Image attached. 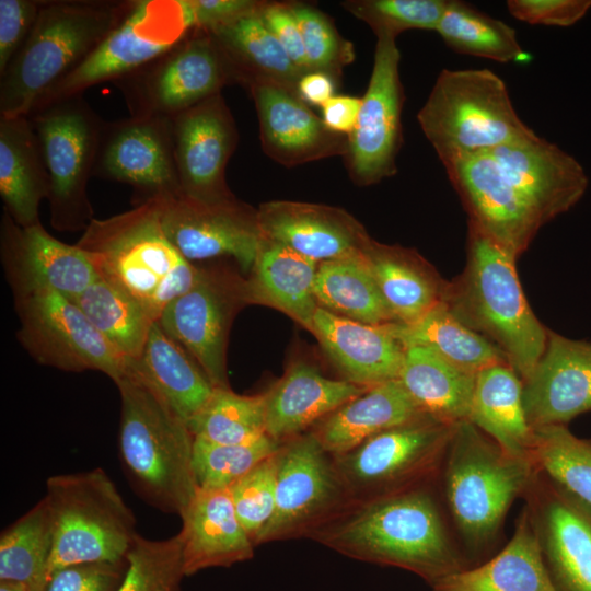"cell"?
<instances>
[{
	"label": "cell",
	"instance_id": "cell-1",
	"mask_svg": "<svg viewBox=\"0 0 591 591\" xmlns=\"http://www.w3.org/2000/svg\"><path fill=\"white\" fill-rule=\"evenodd\" d=\"M309 536L345 556L412 571L430 586L464 569L440 506L424 485L350 502Z\"/></svg>",
	"mask_w": 591,
	"mask_h": 591
},
{
	"label": "cell",
	"instance_id": "cell-2",
	"mask_svg": "<svg viewBox=\"0 0 591 591\" xmlns=\"http://www.w3.org/2000/svg\"><path fill=\"white\" fill-rule=\"evenodd\" d=\"M515 262L468 224L465 268L449 281L442 302L463 324L494 344L523 381L545 350L548 329L528 303Z\"/></svg>",
	"mask_w": 591,
	"mask_h": 591
},
{
	"label": "cell",
	"instance_id": "cell-3",
	"mask_svg": "<svg viewBox=\"0 0 591 591\" xmlns=\"http://www.w3.org/2000/svg\"><path fill=\"white\" fill-rule=\"evenodd\" d=\"M132 0H42L32 32L0 74V116H27L119 24Z\"/></svg>",
	"mask_w": 591,
	"mask_h": 591
},
{
	"label": "cell",
	"instance_id": "cell-4",
	"mask_svg": "<svg viewBox=\"0 0 591 591\" xmlns=\"http://www.w3.org/2000/svg\"><path fill=\"white\" fill-rule=\"evenodd\" d=\"M77 245L100 277L137 299L155 321L200 273L170 242L155 198L106 219L93 218Z\"/></svg>",
	"mask_w": 591,
	"mask_h": 591
},
{
	"label": "cell",
	"instance_id": "cell-5",
	"mask_svg": "<svg viewBox=\"0 0 591 591\" xmlns=\"http://www.w3.org/2000/svg\"><path fill=\"white\" fill-rule=\"evenodd\" d=\"M115 384L120 396L119 457L127 477L148 503L181 517L198 490L195 437L139 379L126 374Z\"/></svg>",
	"mask_w": 591,
	"mask_h": 591
},
{
	"label": "cell",
	"instance_id": "cell-6",
	"mask_svg": "<svg viewBox=\"0 0 591 591\" xmlns=\"http://www.w3.org/2000/svg\"><path fill=\"white\" fill-rule=\"evenodd\" d=\"M443 490L455 528L471 551L494 542L537 468L513 456L468 420L455 424L442 462Z\"/></svg>",
	"mask_w": 591,
	"mask_h": 591
},
{
	"label": "cell",
	"instance_id": "cell-7",
	"mask_svg": "<svg viewBox=\"0 0 591 591\" xmlns=\"http://www.w3.org/2000/svg\"><path fill=\"white\" fill-rule=\"evenodd\" d=\"M417 121L442 164L535 135L489 69H443Z\"/></svg>",
	"mask_w": 591,
	"mask_h": 591
},
{
	"label": "cell",
	"instance_id": "cell-8",
	"mask_svg": "<svg viewBox=\"0 0 591 591\" xmlns=\"http://www.w3.org/2000/svg\"><path fill=\"white\" fill-rule=\"evenodd\" d=\"M54 528L49 577L82 563H123L138 533L136 518L101 468L46 480Z\"/></svg>",
	"mask_w": 591,
	"mask_h": 591
},
{
	"label": "cell",
	"instance_id": "cell-9",
	"mask_svg": "<svg viewBox=\"0 0 591 591\" xmlns=\"http://www.w3.org/2000/svg\"><path fill=\"white\" fill-rule=\"evenodd\" d=\"M48 175L50 222L59 231L84 230L93 219L86 188L93 176L103 120L83 95L31 112Z\"/></svg>",
	"mask_w": 591,
	"mask_h": 591
},
{
	"label": "cell",
	"instance_id": "cell-10",
	"mask_svg": "<svg viewBox=\"0 0 591 591\" xmlns=\"http://www.w3.org/2000/svg\"><path fill=\"white\" fill-rule=\"evenodd\" d=\"M453 427L422 416L332 455L350 502L422 485L442 466Z\"/></svg>",
	"mask_w": 591,
	"mask_h": 591
},
{
	"label": "cell",
	"instance_id": "cell-11",
	"mask_svg": "<svg viewBox=\"0 0 591 591\" xmlns=\"http://www.w3.org/2000/svg\"><path fill=\"white\" fill-rule=\"evenodd\" d=\"M193 31L182 0H132L119 24L32 112L129 76L171 50Z\"/></svg>",
	"mask_w": 591,
	"mask_h": 591
},
{
	"label": "cell",
	"instance_id": "cell-12",
	"mask_svg": "<svg viewBox=\"0 0 591 591\" xmlns=\"http://www.w3.org/2000/svg\"><path fill=\"white\" fill-rule=\"evenodd\" d=\"M235 83V72L219 43L200 30H194L171 50L114 82L130 116L166 118Z\"/></svg>",
	"mask_w": 591,
	"mask_h": 591
},
{
	"label": "cell",
	"instance_id": "cell-13",
	"mask_svg": "<svg viewBox=\"0 0 591 591\" xmlns=\"http://www.w3.org/2000/svg\"><path fill=\"white\" fill-rule=\"evenodd\" d=\"M18 338L40 364L63 371H101L114 382L127 374L124 357L67 297L50 290L15 298Z\"/></svg>",
	"mask_w": 591,
	"mask_h": 591
},
{
	"label": "cell",
	"instance_id": "cell-14",
	"mask_svg": "<svg viewBox=\"0 0 591 591\" xmlns=\"http://www.w3.org/2000/svg\"><path fill=\"white\" fill-rule=\"evenodd\" d=\"M349 503L332 455L311 431L298 436L278 453L275 511L255 546L309 536Z\"/></svg>",
	"mask_w": 591,
	"mask_h": 591
},
{
	"label": "cell",
	"instance_id": "cell-15",
	"mask_svg": "<svg viewBox=\"0 0 591 591\" xmlns=\"http://www.w3.org/2000/svg\"><path fill=\"white\" fill-rule=\"evenodd\" d=\"M244 278L224 267H200L190 289L172 300L158 322L197 361L215 389H229L227 346L244 301Z\"/></svg>",
	"mask_w": 591,
	"mask_h": 591
},
{
	"label": "cell",
	"instance_id": "cell-16",
	"mask_svg": "<svg viewBox=\"0 0 591 591\" xmlns=\"http://www.w3.org/2000/svg\"><path fill=\"white\" fill-rule=\"evenodd\" d=\"M155 199L162 228L185 259L230 257L250 273L263 236L256 209L235 197L205 202L179 193Z\"/></svg>",
	"mask_w": 591,
	"mask_h": 591
},
{
	"label": "cell",
	"instance_id": "cell-17",
	"mask_svg": "<svg viewBox=\"0 0 591 591\" xmlns=\"http://www.w3.org/2000/svg\"><path fill=\"white\" fill-rule=\"evenodd\" d=\"M399 61L395 38H378L369 84L345 153L350 176L361 186L396 173L404 103Z\"/></svg>",
	"mask_w": 591,
	"mask_h": 591
},
{
	"label": "cell",
	"instance_id": "cell-18",
	"mask_svg": "<svg viewBox=\"0 0 591 591\" xmlns=\"http://www.w3.org/2000/svg\"><path fill=\"white\" fill-rule=\"evenodd\" d=\"M93 176L130 185L134 205L179 194L171 118L130 116L105 121Z\"/></svg>",
	"mask_w": 591,
	"mask_h": 591
},
{
	"label": "cell",
	"instance_id": "cell-19",
	"mask_svg": "<svg viewBox=\"0 0 591 591\" xmlns=\"http://www.w3.org/2000/svg\"><path fill=\"white\" fill-rule=\"evenodd\" d=\"M442 165L467 212L468 224L518 258L544 223L495 157L482 152Z\"/></svg>",
	"mask_w": 591,
	"mask_h": 591
},
{
	"label": "cell",
	"instance_id": "cell-20",
	"mask_svg": "<svg viewBox=\"0 0 591 591\" xmlns=\"http://www.w3.org/2000/svg\"><path fill=\"white\" fill-rule=\"evenodd\" d=\"M171 123L181 193L205 202L234 197L225 170L239 134L222 94L173 116Z\"/></svg>",
	"mask_w": 591,
	"mask_h": 591
},
{
	"label": "cell",
	"instance_id": "cell-21",
	"mask_svg": "<svg viewBox=\"0 0 591 591\" xmlns=\"http://www.w3.org/2000/svg\"><path fill=\"white\" fill-rule=\"evenodd\" d=\"M0 252L14 298L37 291H56L73 299L100 278L89 255L77 244L51 236L38 223L23 228L3 211Z\"/></svg>",
	"mask_w": 591,
	"mask_h": 591
},
{
	"label": "cell",
	"instance_id": "cell-22",
	"mask_svg": "<svg viewBox=\"0 0 591 591\" xmlns=\"http://www.w3.org/2000/svg\"><path fill=\"white\" fill-rule=\"evenodd\" d=\"M524 497L559 591H591V510L538 470Z\"/></svg>",
	"mask_w": 591,
	"mask_h": 591
},
{
	"label": "cell",
	"instance_id": "cell-23",
	"mask_svg": "<svg viewBox=\"0 0 591 591\" xmlns=\"http://www.w3.org/2000/svg\"><path fill=\"white\" fill-rule=\"evenodd\" d=\"M522 384L525 416L532 429L566 425L591 412V341L548 329L545 350Z\"/></svg>",
	"mask_w": 591,
	"mask_h": 591
},
{
	"label": "cell",
	"instance_id": "cell-24",
	"mask_svg": "<svg viewBox=\"0 0 591 591\" xmlns=\"http://www.w3.org/2000/svg\"><path fill=\"white\" fill-rule=\"evenodd\" d=\"M544 225L575 207L587 192L582 165L536 134L490 151Z\"/></svg>",
	"mask_w": 591,
	"mask_h": 591
},
{
	"label": "cell",
	"instance_id": "cell-25",
	"mask_svg": "<svg viewBox=\"0 0 591 591\" xmlns=\"http://www.w3.org/2000/svg\"><path fill=\"white\" fill-rule=\"evenodd\" d=\"M254 100L265 153L286 166L344 154L347 136L328 130L296 92L257 80L247 86Z\"/></svg>",
	"mask_w": 591,
	"mask_h": 591
},
{
	"label": "cell",
	"instance_id": "cell-26",
	"mask_svg": "<svg viewBox=\"0 0 591 591\" xmlns=\"http://www.w3.org/2000/svg\"><path fill=\"white\" fill-rule=\"evenodd\" d=\"M257 218L263 236L318 264L359 252L371 239L354 216L327 205L271 200Z\"/></svg>",
	"mask_w": 591,
	"mask_h": 591
},
{
	"label": "cell",
	"instance_id": "cell-27",
	"mask_svg": "<svg viewBox=\"0 0 591 591\" xmlns=\"http://www.w3.org/2000/svg\"><path fill=\"white\" fill-rule=\"evenodd\" d=\"M390 324L362 323L318 306L311 333L346 381L371 387L397 380L403 366L406 347Z\"/></svg>",
	"mask_w": 591,
	"mask_h": 591
},
{
	"label": "cell",
	"instance_id": "cell-28",
	"mask_svg": "<svg viewBox=\"0 0 591 591\" xmlns=\"http://www.w3.org/2000/svg\"><path fill=\"white\" fill-rule=\"evenodd\" d=\"M367 389L323 375L305 361L291 363L265 392L266 434L278 443L301 436Z\"/></svg>",
	"mask_w": 591,
	"mask_h": 591
},
{
	"label": "cell",
	"instance_id": "cell-29",
	"mask_svg": "<svg viewBox=\"0 0 591 591\" xmlns=\"http://www.w3.org/2000/svg\"><path fill=\"white\" fill-rule=\"evenodd\" d=\"M181 519L185 576L253 558L255 545L236 514L229 489L198 488Z\"/></svg>",
	"mask_w": 591,
	"mask_h": 591
},
{
	"label": "cell",
	"instance_id": "cell-30",
	"mask_svg": "<svg viewBox=\"0 0 591 591\" xmlns=\"http://www.w3.org/2000/svg\"><path fill=\"white\" fill-rule=\"evenodd\" d=\"M317 267L318 263L262 236L256 259L244 278V301L279 310L311 332L318 308L314 297Z\"/></svg>",
	"mask_w": 591,
	"mask_h": 591
},
{
	"label": "cell",
	"instance_id": "cell-31",
	"mask_svg": "<svg viewBox=\"0 0 591 591\" xmlns=\"http://www.w3.org/2000/svg\"><path fill=\"white\" fill-rule=\"evenodd\" d=\"M127 374L148 385L187 425L215 391L197 361L158 321L149 332L140 357L129 360Z\"/></svg>",
	"mask_w": 591,
	"mask_h": 591
},
{
	"label": "cell",
	"instance_id": "cell-32",
	"mask_svg": "<svg viewBox=\"0 0 591 591\" xmlns=\"http://www.w3.org/2000/svg\"><path fill=\"white\" fill-rule=\"evenodd\" d=\"M432 591H559L543 557L526 507L509 543L485 564L434 581Z\"/></svg>",
	"mask_w": 591,
	"mask_h": 591
},
{
	"label": "cell",
	"instance_id": "cell-33",
	"mask_svg": "<svg viewBox=\"0 0 591 591\" xmlns=\"http://www.w3.org/2000/svg\"><path fill=\"white\" fill-rule=\"evenodd\" d=\"M362 254L397 323L416 322L443 301L449 281L416 251L370 239Z\"/></svg>",
	"mask_w": 591,
	"mask_h": 591
},
{
	"label": "cell",
	"instance_id": "cell-34",
	"mask_svg": "<svg viewBox=\"0 0 591 591\" xmlns=\"http://www.w3.org/2000/svg\"><path fill=\"white\" fill-rule=\"evenodd\" d=\"M426 416L398 380L367 389L310 431L331 455L348 452L369 438Z\"/></svg>",
	"mask_w": 591,
	"mask_h": 591
},
{
	"label": "cell",
	"instance_id": "cell-35",
	"mask_svg": "<svg viewBox=\"0 0 591 591\" xmlns=\"http://www.w3.org/2000/svg\"><path fill=\"white\" fill-rule=\"evenodd\" d=\"M0 195L4 211L23 228L40 223L48 175L37 136L27 116H0Z\"/></svg>",
	"mask_w": 591,
	"mask_h": 591
},
{
	"label": "cell",
	"instance_id": "cell-36",
	"mask_svg": "<svg viewBox=\"0 0 591 591\" xmlns=\"http://www.w3.org/2000/svg\"><path fill=\"white\" fill-rule=\"evenodd\" d=\"M522 387L521 378L508 363L479 371L468 421L507 453L532 460L533 429L525 416Z\"/></svg>",
	"mask_w": 591,
	"mask_h": 591
},
{
	"label": "cell",
	"instance_id": "cell-37",
	"mask_svg": "<svg viewBox=\"0 0 591 591\" xmlns=\"http://www.w3.org/2000/svg\"><path fill=\"white\" fill-rule=\"evenodd\" d=\"M475 376L427 347L408 346L397 380L422 414L453 426L468 420Z\"/></svg>",
	"mask_w": 591,
	"mask_h": 591
},
{
	"label": "cell",
	"instance_id": "cell-38",
	"mask_svg": "<svg viewBox=\"0 0 591 591\" xmlns=\"http://www.w3.org/2000/svg\"><path fill=\"white\" fill-rule=\"evenodd\" d=\"M263 4L256 11L207 32L224 51L239 84L247 88L254 81L266 80L297 93L298 81L304 73L265 25L260 16Z\"/></svg>",
	"mask_w": 591,
	"mask_h": 591
},
{
	"label": "cell",
	"instance_id": "cell-39",
	"mask_svg": "<svg viewBox=\"0 0 591 591\" xmlns=\"http://www.w3.org/2000/svg\"><path fill=\"white\" fill-rule=\"evenodd\" d=\"M314 297L318 306L343 317L374 325L397 323L362 250L320 263Z\"/></svg>",
	"mask_w": 591,
	"mask_h": 591
},
{
	"label": "cell",
	"instance_id": "cell-40",
	"mask_svg": "<svg viewBox=\"0 0 591 591\" xmlns=\"http://www.w3.org/2000/svg\"><path fill=\"white\" fill-rule=\"evenodd\" d=\"M390 328L405 347H427L475 375L488 367L508 363L494 344L463 324L443 302L416 322L391 323Z\"/></svg>",
	"mask_w": 591,
	"mask_h": 591
},
{
	"label": "cell",
	"instance_id": "cell-41",
	"mask_svg": "<svg viewBox=\"0 0 591 591\" xmlns=\"http://www.w3.org/2000/svg\"><path fill=\"white\" fill-rule=\"evenodd\" d=\"M53 544V518L44 497L1 533L0 580L23 583L28 591H45Z\"/></svg>",
	"mask_w": 591,
	"mask_h": 591
},
{
	"label": "cell",
	"instance_id": "cell-42",
	"mask_svg": "<svg viewBox=\"0 0 591 591\" xmlns=\"http://www.w3.org/2000/svg\"><path fill=\"white\" fill-rule=\"evenodd\" d=\"M71 301L124 357H140L155 320L137 299L100 277Z\"/></svg>",
	"mask_w": 591,
	"mask_h": 591
},
{
	"label": "cell",
	"instance_id": "cell-43",
	"mask_svg": "<svg viewBox=\"0 0 591 591\" xmlns=\"http://www.w3.org/2000/svg\"><path fill=\"white\" fill-rule=\"evenodd\" d=\"M434 32L459 54L503 63L526 59L513 27L464 1L448 0Z\"/></svg>",
	"mask_w": 591,
	"mask_h": 591
},
{
	"label": "cell",
	"instance_id": "cell-44",
	"mask_svg": "<svg viewBox=\"0 0 591 591\" xmlns=\"http://www.w3.org/2000/svg\"><path fill=\"white\" fill-rule=\"evenodd\" d=\"M531 455L541 473L591 510V439L566 425L535 428Z\"/></svg>",
	"mask_w": 591,
	"mask_h": 591
},
{
	"label": "cell",
	"instance_id": "cell-45",
	"mask_svg": "<svg viewBox=\"0 0 591 591\" xmlns=\"http://www.w3.org/2000/svg\"><path fill=\"white\" fill-rule=\"evenodd\" d=\"M195 438L239 444L266 436L265 393L242 395L215 389L200 413L188 424Z\"/></svg>",
	"mask_w": 591,
	"mask_h": 591
},
{
	"label": "cell",
	"instance_id": "cell-46",
	"mask_svg": "<svg viewBox=\"0 0 591 591\" xmlns=\"http://www.w3.org/2000/svg\"><path fill=\"white\" fill-rule=\"evenodd\" d=\"M282 444L267 434L246 443L220 444L195 438L193 471L200 489H229Z\"/></svg>",
	"mask_w": 591,
	"mask_h": 591
},
{
	"label": "cell",
	"instance_id": "cell-47",
	"mask_svg": "<svg viewBox=\"0 0 591 591\" xmlns=\"http://www.w3.org/2000/svg\"><path fill=\"white\" fill-rule=\"evenodd\" d=\"M185 576L181 532L165 540L137 535L116 591H177Z\"/></svg>",
	"mask_w": 591,
	"mask_h": 591
},
{
	"label": "cell",
	"instance_id": "cell-48",
	"mask_svg": "<svg viewBox=\"0 0 591 591\" xmlns=\"http://www.w3.org/2000/svg\"><path fill=\"white\" fill-rule=\"evenodd\" d=\"M448 0H351L341 5L367 23L376 38H395L408 30L436 31Z\"/></svg>",
	"mask_w": 591,
	"mask_h": 591
},
{
	"label": "cell",
	"instance_id": "cell-49",
	"mask_svg": "<svg viewBox=\"0 0 591 591\" xmlns=\"http://www.w3.org/2000/svg\"><path fill=\"white\" fill-rule=\"evenodd\" d=\"M278 453L260 462L229 488L236 514L254 545L275 511Z\"/></svg>",
	"mask_w": 591,
	"mask_h": 591
},
{
	"label": "cell",
	"instance_id": "cell-50",
	"mask_svg": "<svg viewBox=\"0 0 591 591\" xmlns=\"http://www.w3.org/2000/svg\"><path fill=\"white\" fill-rule=\"evenodd\" d=\"M290 7L301 31L310 70L336 76L354 59L352 46L322 12L305 4L290 3Z\"/></svg>",
	"mask_w": 591,
	"mask_h": 591
},
{
	"label": "cell",
	"instance_id": "cell-51",
	"mask_svg": "<svg viewBox=\"0 0 591 591\" xmlns=\"http://www.w3.org/2000/svg\"><path fill=\"white\" fill-rule=\"evenodd\" d=\"M126 571L123 563H82L55 571L45 591H116Z\"/></svg>",
	"mask_w": 591,
	"mask_h": 591
},
{
	"label": "cell",
	"instance_id": "cell-52",
	"mask_svg": "<svg viewBox=\"0 0 591 591\" xmlns=\"http://www.w3.org/2000/svg\"><path fill=\"white\" fill-rule=\"evenodd\" d=\"M40 5L42 0H0V74L30 36Z\"/></svg>",
	"mask_w": 591,
	"mask_h": 591
},
{
	"label": "cell",
	"instance_id": "cell-53",
	"mask_svg": "<svg viewBox=\"0 0 591 591\" xmlns=\"http://www.w3.org/2000/svg\"><path fill=\"white\" fill-rule=\"evenodd\" d=\"M507 9L517 20L531 25L567 27L591 9V0H508Z\"/></svg>",
	"mask_w": 591,
	"mask_h": 591
},
{
	"label": "cell",
	"instance_id": "cell-54",
	"mask_svg": "<svg viewBox=\"0 0 591 591\" xmlns=\"http://www.w3.org/2000/svg\"><path fill=\"white\" fill-rule=\"evenodd\" d=\"M260 16L297 68L303 73L310 72L301 31L290 3L265 1Z\"/></svg>",
	"mask_w": 591,
	"mask_h": 591
},
{
	"label": "cell",
	"instance_id": "cell-55",
	"mask_svg": "<svg viewBox=\"0 0 591 591\" xmlns=\"http://www.w3.org/2000/svg\"><path fill=\"white\" fill-rule=\"evenodd\" d=\"M194 30L211 31L239 16L256 11L263 1L254 0H182Z\"/></svg>",
	"mask_w": 591,
	"mask_h": 591
},
{
	"label": "cell",
	"instance_id": "cell-56",
	"mask_svg": "<svg viewBox=\"0 0 591 591\" xmlns=\"http://www.w3.org/2000/svg\"><path fill=\"white\" fill-rule=\"evenodd\" d=\"M362 100L350 95H334L321 106V119L332 132L349 136L358 121Z\"/></svg>",
	"mask_w": 591,
	"mask_h": 591
},
{
	"label": "cell",
	"instance_id": "cell-57",
	"mask_svg": "<svg viewBox=\"0 0 591 591\" xmlns=\"http://www.w3.org/2000/svg\"><path fill=\"white\" fill-rule=\"evenodd\" d=\"M297 94L306 105L321 107L335 95L334 77L322 71L306 72L298 81Z\"/></svg>",
	"mask_w": 591,
	"mask_h": 591
},
{
	"label": "cell",
	"instance_id": "cell-58",
	"mask_svg": "<svg viewBox=\"0 0 591 591\" xmlns=\"http://www.w3.org/2000/svg\"><path fill=\"white\" fill-rule=\"evenodd\" d=\"M0 591H28L27 588L20 582L10 580H0Z\"/></svg>",
	"mask_w": 591,
	"mask_h": 591
}]
</instances>
